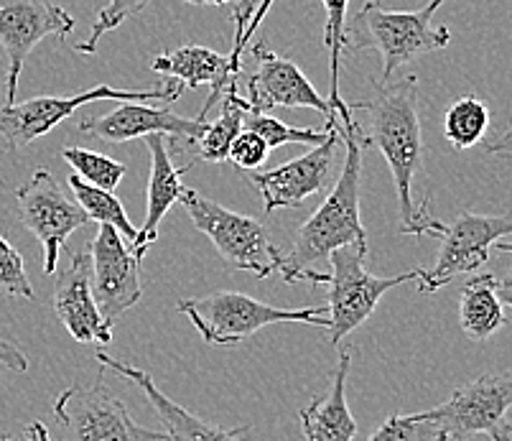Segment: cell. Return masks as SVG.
<instances>
[{
    "label": "cell",
    "instance_id": "obj_19",
    "mask_svg": "<svg viewBox=\"0 0 512 441\" xmlns=\"http://www.w3.org/2000/svg\"><path fill=\"white\" fill-rule=\"evenodd\" d=\"M151 69L156 74H166L171 80L181 82L184 87H212L207 105L202 108L199 118L207 120L209 110L214 108V102H220V97L227 90L237 87L242 69H235L230 62V54H220L207 46L199 44H186L181 49L161 54L153 59Z\"/></svg>",
    "mask_w": 512,
    "mask_h": 441
},
{
    "label": "cell",
    "instance_id": "obj_29",
    "mask_svg": "<svg viewBox=\"0 0 512 441\" xmlns=\"http://www.w3.org/2000/svg\"><path fill=\"white\" fill-rule=\"evenodd\" d=\"M148 3H151V0H110V3L97 13L87 41H79L74 49H77L79 54H95L97 46H100V39L107 34V31L120 29L128 18L138 16Z\"/></svg>",
    "mask_w": 512,
    "mask_h": 441
},
{
    "label": "cell",
    "instance_id": "obj_3",
    "mask_svg": "<svg viewBox=\"0 0 512 441\" xmlns=\"http://www.w3.org/2000/svg\"><path fill=\"white\" fill-rule=\"evenodd\" d=\"M441 6L444 0H428L418 11H385L377 0H367L352 18V26H347L344 51L360 54L375 49L383 57L380 82H390L400 67L449 46L451 31L434 26V13Z\"/></svg>",
    "mask_w": 512,
    "mask_h": 441
},
{
    "label": "cell",
    "instance_id": "obj_15",
    "mask_svg": "<svg viewBox=\"0 0 512 441\" xmlns=\"http://www.w3.org/2000/svg\"><path fill=\"white\" fill-rule=\"evenodd\" d=\"M258 69L248 77L250 113H268L273 108H311L332 123L339 120L327 97H321L316 87L306 80V74L296 62L273 54L263 41L253 46Z\"/></svg>",
    "mask_w": 512,
    "mask_h": 441
},
{
    "label": "cell",
    "instance_id": "obj_30",
    "mask_svg": "<svg viewBox=\"0 0 512 441\" xmlns=\"http://www.w3.org/2000/svg\"><path fill=\"white\" fill-rule=\"evenodd\" d=\"M370 441H449V436L434 421H426L418 413H411V416H390L370 436Z\"/></svg>",
    "mask_w": 512,
    "mask_h": 441
},
{
    "label": "cell",
    "instance_id": "obj_25",
    "mask_svg": "<svg viewBox=\"0 0 512 441\" xmlns=\"http://www.w3.org/2000/svg\"><path fill=\"white\" fill-rule=\"evenodd\" d=\"M487 128H490V108L474 95L456 100L444 115V136L456 151H467L482 143Z\"/></svg>",
    "mask_w": 512,
    "mask_h": 441
},
{
    "label": "cell",
    "instance_id": "obj_35",
    "mask_svg": "<svg viewBox=\"0 0 512 441\" xmlns=\"http://www.w3.org/2000/svg\"><path fill=\"white\" fill-rule=\"evenodd\" d=\"M253 13H255V0H235V11H232V21H235V44L240 41L242 31L248 29Z\"/></svg>",
    "mask_w": 512,
    "mask_h": 441
},
{
    "label": "cell",
    "instance_id": "obj_42",
    "mask_svg": "<svg viewBox=\"0 0 512 441\" xmlns=\"http://www.w3.org/2000/svg\"><path fill=\"white\" fill-rule=\"evenodd\" d=\"M0 187H6V179H3V176H0Z\"/></svg>",
    "mask_w": 512,
    "mask_h": 441
},
{
    "label": "cell",
    "instance_id": "obj_21",
    "mask_svg": "<svg viewBox=\"0 0 512 441\" xmlns=\"http://www.w3.org/2000/svg\"><path fill=\"white\" fill-rule=\"evenodd\" d=\"M349 352L339 347V362L332 375V391L324 398H314L301 408L299 419L306 441H355L357 421L347 403Z\"/></svg>",
    "mask_w": 512,
    "mask_h": 441
},
{
    "label": "cell",
    "instance_id": "obj_10",
    "mask_svg": "<svg viewBox=\"0 0 512 441\" xmlns=\"http://www.w3.org/2000/svg\"><path fill=\"white\" fill-rule=\"evenodd\" d=\"M441 248L436 263L423 268L418 278L421 294H434L456 276L474 273L490 261V250L497 240L512 238V215H477L464 212L441 230Z\"/></svg>",
    "mask_w": 512,
    "mask_h": 441
},
{
    "label": "cell",
    "instance_id": "obj_18",
    "mask_svg": "<svg viewBox=\"0 0 512 441\" xmlns=\"http://www.w3.org/2000/svg\"><path fill=\"white\" fill-rule=\"evenodd\" d=\"M95 360L102 365L100 370H110V373L120 375V378L130 380V383L141 388L143 396H146L148 401H151V406L156 408L158 419L164 421L166 434H169L171 441H250V426L222 429V426L207 424V421H202L199 416H194L192 411H186L181 403L171 401L146 370L133 368L128 362L115 360V357L107 355L105 350H97Z\"/></svg>",
    "mask_w": 512,
    "mask_h": 441
},
{
    "label": "cell",
    "instance_id": "obj_36",
    "mask_svg": "<svg viewBox=\"0 0 512 441\" xmlns=\"http://www.w3.org/2000/svg\"><path fill=\"white\" fill-rule=\"evenodd\" d=\"M484 148H487V153H492V156H512V123L507 131H502L495 141H490Z\"/></svg>",
    "mask_w": 512,
    "mask_h": 441
},
{
    "label": "cell",
    "instance_id": "obj_34",
    "mask_svg": "<svg viewBox=\"0 0 512 441\" xmlns=\"http://www.w3.org/2000/svg\"><path fill=\"white\" fill-rule=\"evenodd\" d=\"M0 365L13 373H26L29 370V360L21 352V347L16 342L6 340V337H0Z\"/></svg>",
    "mask_w": 512,
    "mask_h": 441
},
{
    "label": "cell",
    "instance_id": "obj_20",
    "mask_svg": "<svg viewBox=\"0 0 512 441\" xmlns=\"http://www.w3.org/2000/svg\"><path fill=\"white\" fill-rule=\"evenodd\" d=\"M146 148L151 153V176H148V207H146V222L138 230L136 243L130 248L136 250L141 258H146V253L151 250V245H156L158 240V225L166 217V212L179 204L181 194H184V184H181V176L186 169H176L174 161H171V146L169 138L161 136V133H151L146 136Z\"/></svg>",
    "mask_w": 512,
    "mask_h": 441
},
{
    "label": "cell",
    "instance_id": "obj_8",
    "mask_svg": "<svg viewBox=\"0 0 512 441\" xmlns=\"http://www.w3.org/2000/svg\"><path fill=\"white\" fill-rule=\"evenodd\" d=\"M512 373H484L472 383L456 388L446 403L428 411H418L426 421H434L449 441L469 436H490L492 441H512Z\"/></svg>",
    "mask_w": 512,
    "mask_h": 441
},
{
    "label": "cell",
    "instance_id": "obj_12",
    "mask_svg": "<svg viewBox=\"0 0 512 441\" xmlns=\"http://www.w3.org/2000/svg\"><path fill=\"white\" fill-rule=\"evenodd\" d=\"M87 248H90L92 296L105 322L115 327L125 311H130L143 299V258L110 225H100Z\"/></svg>",
    "mask_w": 512,
    "mask_h": 441
},
{
    "label": "cell",
    "instance_id": "obj_2",
    "mask_svg": "<svg viewBox=\"0 0 512 441\" xmlns=\"http://www.w3.org/2000/svg\"><path fill=\"white\" fill-rule=\"evenodd\" d=\"M347 148L344 169L327 199L319 204V210L299 227L293 238L291 250L281 258L278 273L286 283L306 281L314 286H327L329 273L321 271L327 266L329 255L344 245H367V232L360 217V179H362V153L365 136L355 123H339Z\"/></svg>",
    "mask_w": 512,
    "mask_h": 441
},
{
    "label": "cell",
    "instance_id": "obj_9",
    "mask_svg": "<svg viewBox=\"0 0 512 441\" xmlns=\"http://www.w3.org/2000/svg\"><path fill=\"white\" fill-rule=\"evenodd\" d=\"M54 419L62 424L64 441H171L166 431L136 424L120 398L95 385H72L54 401Z\"/></svg>",
    "mask_w": 512,
    "mask_h": 441
},
{
    "label": "cell",
    "instance_id": "obj_39",
    "mask_svg": "<svg viewBox=\"0 0 512 441\" xmlns=\"http://www.w3.org/2000/svg\"><path fill=\"white\" fill-rule=\"evenodd\" d=\"M181 3H192V6H235V0H181Z\"/></svg>",
    "mask_w": 512,
    "mask_h": 441
},
{
    "label": "cell",
    "instance_id": "obj_14",
    "mask_svg": "<svg viewBox=\"0 0 512 441\" xmlns=\"http://www.w3.org/2000/svg\"><path fill=\"white\" fill-rule=\"evenodd\" d=\"M327 125V141L314 146L309 153L278 166V169L250 174V184H255V189L263 194L265 212L301 207L306 199L327 187L329 176H332L334 153H337L339 141H342L339 120H332Z\"/></svg>",
    "mask_w": 512,
    "mask_h": 441
},
{
    "label": "cell",
    "instance_id": "obj_38",
    "mask_svg": "<svg viewBox=\"0 0 512 441\" xmlns=\"http://www.w3.org/2000/svg\"><path fill=\"white\" fill-rule=\"evenodd\" d=\"M497 296H500L502 304L510 306V309H512V271L507 273L502 281H497Z\"/></svg>",
    "mask_w": 512,
    "mask_h": 441
},
{
    "label": "cell",
    "instance_id": "obj_26",
    "mask_svg": "<svg viewBox=\"0 0 512 441\" xmlns=\"http://www.w3.org/2000/svg\"><path fill=\"white\" fill-rule=\"evenodd\" d=\"M324 11H327V29H324V44L329 49V67H332V90H329V105L334 108L337 118L342 123L352 120L349 102L339 95V67H342V51L344 39H347V6L349 0H321Z\"/></svg>",
    "mask_w": 512,
    "mask_h": 441
},
{
    "label": "cell",
    "instance_id": "obj_32",
    "mask_svg": "<svg viewBox=\"0 0 512 441\" xmlns=\"http://www.w3.org/2000/svg\"><path fill=\"white\" fill-rule=\"evenodd\" d=\"M268 153H271V148L265 146L263 138L245 128V131H240V136L232 141L230 151H227V161H232L240 171H253L260 169V166L268 161Z\"/></svg>",
    "mask_w": 512,
    "mask_h": 441
},
{
    "label": "cell",
    "instance_id": "obj_11",
    "mask_svg": "<svg viewBox=\"0 0 512 441\" xmlns=\"http://www.w3.org/2000/svg\"><path fill=\"white\" fill-rule=\"evenodd\" d=\"M16 202L18 220L44 250V273H57L59 253L67 245L69 235L90 225V217L64 194L59 181L46 169H39L23 187L16 189Z\"/></svg>",
    "mask_w": 512,
    "mask_h": 441
},
{
    "label": "cell",
    "instance_id": "obj_5",
    "mask_svg": "<svg viewBox=\"0 0 512 441\" xmlns=\"http://www.w3.org/2000/svg\"><path fill=\"white\" fill-rule=\"evenodd\" d=\"M179 202L194 227L212 240L227 266L258 278H268L278 271L283 253L271 243L263 222L227 210L194 189H184Z\"/></svg>",
    "mask_w": 512,
    "mask_h": 441
},
{
    "label": "cell",
    "instance_id": "obj_6",
    "mask_svg": "<svg viewBox=\"0 0 512 441\" xmlns=\"http://www.w3.org/2000/svg\"><path fill=\"white\" fill-rule=\"evenodd\" d=\"M367 245H344L329 255V340L332 345H342L347 334L355 332L357 327L367 322L375 314L377 304L388 291L408 281H418L423 268H413L400 276L380 278L372 276L365 268Z\"/></svg>",
    "mask_w": 512,
    "mask_h": 441
},
{
    "label": "cell",
    "instance_id": "obj_22",
    "mask_svg": "<svg viewBox=\"0 0 512 441\" xmlns=\"http://www.w3.org/2000/svg\"><path fill=\"white\" fill-rule=\"evenodd\" d=\"M459 324L474 342L490 340L505 324V311L497 296V278L492 273H479L469 278L459 294Z\"/></svg>",
    "mask_w": 512,
    "mask_h": 441
},
{
    "label": "cell",
    "instance_id": "obj_41",
    "mask_svg": "<svg viewBox=\"0 0 512 441\" xmlns=\"http://www.w3.org/2000/svg\"><path fill=\"white\" fill-rule=\"evenodd\" d=\"M0 441H16L13 436H0Z\"/></svg>",
    "mask_w": 512,
    "mask_h": 441
},
{
    "label": "cell",
    "instance_id": "obj_33",
    "mask_svg": "<svg viewBox=\"0 0 512 441\" xmlns=\"http://www.w3.org/2000/svg\"><path fill=\"white\" fill-rule=\"evenodd\" d=\"M273 3H276V0H260V6L255 8L253 18H250L248 29L242 31V36H240V41H237V44H232L230 62H232V67H235V69H242V64H240L242 62V51H245L248 41L253 39V34H255V31H258V26H260V23H263V18L268 16V11H271V8H273Z\"/></svg>",
    "mask_w": 512,
    "mask_h": 441
},
{
    "label": "cell",
    "instance_id": "obj_40",
    "mask_svg": "<svg viewBox=\"0 0 512 441\" xmlns=\"http://www.w3.org/2000/svg\"><path fill=\"white\" fill-rule=\"evenodd\" d=\"M495 250H500V253H510L512 255V240H497L495 245H492Z\"/></svg>",
    "mask_w": 512,
    "mask_h": 441
},
{
    "label": "cell",
    "instance_id": "obj_7",
    "mask_svg": "<svg viewBox=\"0 0 512 441\" xmlns=\"http://www.w3.org/2000/svg\"><path fill=\"white\" fill-rule=\"evenodd\" d=\"M184 92L181 82H171L164 90H115L110 85H97L92 90L77 92L69 97H34L26 102H11L0 108V136L6 138L8 151H18L54 131L57 125L72 118L74 110H79L87 102H174Z\"/></svg>",
    "mask_w": 512,
    "mask_h": 441
},
{
    "label": "cell",
    "instance_id": "obj_13",
    "mask_svg": "<svg viewBox=\"0 0 512 441\" xmlns=\"http://www.w3.org/2000/svg\"><path fill=\"white\" fill-rule=\"evenodd\" d=\"M77 26L62 6L49 0H0V49L8 59L6 105L16 102L18 80L31 51L46 36H69Z\"/></svg>",
    "mask_w": 512,
    "mask_h": 441
},
{
    "label": "cell",
    "instance_id": "obj_16",
    "mask_svg": "<svg viewBox=\"0 0 512 441\" xmlns=\"http://www.w3.org/2000/svg\"><path fill=\"white\" fill-rule=\"evenodd\" d=\"M54 314L82 345H110L113 324H107L92 296L90 248H74L54 283Z\"/></svg>",
    "mask_w": 512,
    "mask_h": 441
},
{
    "label": "cell",
    "instance_id": "obj_37",
    "mask_svg": "<svg viewBox=\"0 0 512 441\" xmlns=\"http://www.w3.org/2000/svg\"><path fill=\"white\" fill-rule=\"evenodd\" d=\"M26 439L29 441H51V436H49V429H46L41 421H31V424L26 426Z\"/></svg>",
    "mask_w": 512,
    "mask_h": 441
},
{
    "label": "cell",
    "instance_id": "obj_23",
    "mask_svg": "<svg viewBox=\"0 0 512 441\" xmlns=\"http://www.w3.org/2000/svg\"><path fill=\"white\" fill-rule=\"evenodd\" d=\"M248 113V100H242L237 95V87L227 90L222 95L220 118L214 120V123H207L202 138L197 141V159L207 161V164H222V161H227V151H230L232 141L245 128V115Z\"/></svg>",
    "mask_w": 512,
    "mask_h": 441
},
{
    "label": "cell",
    "instance_id": "obj_28",
    "mask_svg": "<svg viewBox=\"0 0 512 441\" xmlns=\"http://www.w3.org/2000/svg\"><path fill=\"white\" fill-rule=\"evenodd\" d=\"M245 128L253 133H258L265 141V146L281 148L286 143H306V146H319V143L327 141L329 125L324 131H311V128H293V125L281 123V120L271 118L268 113H248L245 115Z\"/></svg>",
    "mask_w": 512,
    "mask_h": 441
},
{
    "label": "cell",
    "instance_id": "obj_31",
    "mask_svg": "<svg viewBox=\"0 0 512 441\" xmlns=\"http://www.w3.org/2000/svg\"><path fill=\"white\" fill-rule=\"evenodd\" d=\"M0 291L6 296L34 299V286L26 276L21 253L6 238H0Z\"/></svg>",
    "mask_w": 512,
    "mask_h": 441
},
{
    "label": "cell",
    "instance_id": "obj_27",
    "mask_svg": "<svg viewBox=\"0 0 512 441\" xmlns=\"http://www.w3.org/2000/svg\"><path fill=\"white\" fill-rule=\"evenodd\" d=\"M62 159L72 166V171L79 179L92 184V187L107 189V192H113L120 184V179L125 176V164L110 159L105 153L90 151V148H62Z\"/></svg>",
    "mask_w": 512,
    "mask_h": 441
},
{
    "label": "cell",
    "instance_id": "obj_17",
    "mask_svg": "<svg viewBox=\"0 0 512 441\" xmlns=\"http://www.w3.org/2000/svg\"><path fill=\"white\" fill-rule=\"evenodd\" d=\"M204 128H207V120L199 115L197 118H181L169 105L153 108L146 102H123L100 118H85L79 123V133H87V136H95L107 143H128L151 136V133L197 143Z\"/></svg>",
    "mask_w": 512,
    "mask_h": 441
},
{
    "label": "cell",
    "instance_id": "obj_4",
    "mask_svg": "<svg viewBox=\"0 0 512 441\" xmlns=\"http://www.w3.org/2000/svg\"><path fill=\"white\" fill-rule=\"evenodd\" d=\"M176 309L189 317L204 342L217 347L240 345L273 324H309V327L329 329L327 306L283 309V306L263 304L240 291H214L202 299H181Z\"/></svg>",
    "mask_w": 512,
    "mask_h": 441
},
{
    "label": "cell",
    "instance_id": "obj_24",
    "mask_svg": "<svg viewBox=\"0 0 512 441\" xmlns=\"http://www.w3.org/2000/svg\"><path fill=\"white\" fill-rule=\"evenodd\" d=\"M67 184H69V189H72L74 197H77L79 207L87 212L90 222L95 220V222H100V225L115 227V230H118L125 240H130V245L136 243L138 227L130 222L128 215H125L123 204H120V199L115 197L113 192H107V189H100V187H92V184H87V181L79 179L77 174L69 176Z\"/></svg>",
    "mask_w": 512,
    "mask_h": 441
},
{
    "label": "cell",
    "instance_id": "obj_1",
    "mask_svg": "<svg viewBox=\"0 0 512 441\" xmlns=\"http://www.w3.org/2000/svg\"><path fill=\"white\" fill-rule=\"evenodd\" d=\"M349 110H365L370 128L365 136V148H377L393 174L400 204V232L403 235H431L439 238L444 222L436 220L428 210L431 199L423 204L413 202V179L423 161L421 115H418V77L408 74L398 82H380L375 97L362 102H349Z\"/></svg>",
    "mask_w": 512,
    "mask_h": 441
}]
</instances>
